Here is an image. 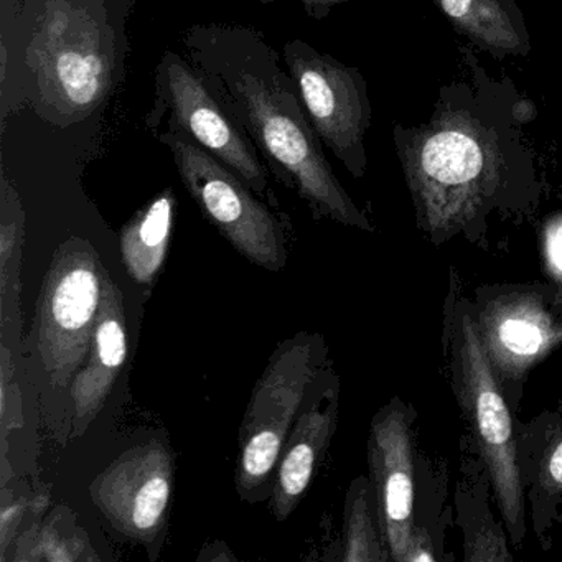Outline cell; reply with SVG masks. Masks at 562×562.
Masks as SVG:
<instances>
[{
	"mask_svg": "<svg viewBox=\"0 0 562 562\" xmlns=\"http://www.w3.org/2000/svg\"><path fill=\"white\" fill-rule=\"evenodd\" d=\"M187 60L205 78L276 179L294 189L315 216L374 232L345 192L324 154L291 74L265 35L243 25L199 24L183 34Z\"/></svg>",
	"mask_w": 562,
	"mask_h": 562,
	"instance_id": "obj_1",
	"label": "cell"
},
{
	"mask_svg": "<svg viewBox=\"0 0 562 562\" xmlns=\"http://www.w3.org/2000/svg\"><path fill=\"white\" fill-rule=\"evenodd\" d=\"M442 94V93H440ZM462 87L440 97L429 123L394 127L417 223L434 243L469 228L508 173V126Z\"/></svg>",
	"mask_w": 562,
	"mask_h": 562,
	"instance_id": "obj_2",
	"label": "cell"
},
{
	"mask_svg": "<svg viewBox=\"0 0 562 562\" xmlns=\"http://www.w3.org/2000/svg\"><path fill=\"white\" fill-rule=\"evenodd\" d=\"M450 368L460 409L488 472L513 542L525 536V492L512 414L486 357L473 312L459 308L449 327Z\"/></svg>",
	"mask_w": 562,
	"mask_h": 562,
	"instance_id": "obj_3",
	"label": "cell"
},
{
	"mask_svg": "<svg viewBox=\"0 0 562 562\" xmlns=\"http://www.w3.org/2000/svg\"><path fill=\"white\" fill-rule=\"evenodd\" d=\"M45 103L71 120L88 116L110 93L114 42L87 2L48 0L29 50Z\"/></svg>",
	"mask_w": 562,
	"mask_h": 562,
	"instance_id": "obj_4",
	"label": "cell"
},
{
	"mask_svg": "<svg viewBox=\"0 0 562 562\" xmlns=\"http://www.w3.org/2000/svg\"><path fill=\"white\" fill-rule=\"evenodd\" d=\"M146 126L154 137L162 133L187 137L233 170L259 199L269 196V170L261 154L205 78L176 52H166L157 65Z\"/></svg>",
	"mask_w": 562,
	"mask_h": 562,
	"instance_id": "obj_5",
	"label": "cell"
},
{
	"mask_svg": "<svg viewBox=\"0 0 562 562\" xmlns=\"http://www.w3.org/2000/svg\"><path fill=\"white\" fill-rule=\"evenodd\" d=\"M106 271L87 239H68L52 258L38 297L37 348L55 386L70 384L90 357Z\"/></svg>",
	"mask_w": 562,
	"mask_h": 562,
	"instance_id": "obj_6",
	"label": "cell"
},
{
	"mask_svg": "<svg viewBox=\"0 0 562 562\" xmlns=\"http://www.w3.org/2000/svg\"><path fill=\"white\" fill-rule=\"evenodd\" d=\"M156 139L169 147L183 187L220 235L252 265L282 271L288 262L284 228L268 203L187 137L162 133Z\"/></svg>",
	"mask_w": 562,
	"mask_h": 562,
	"instance_id": "obj_7",
	"label": "cell"
},
{
	"mask_svg": "<svg viewBox=\"0 0 562 562\" xmlns=\"http://www.w3.org/2000/svg\"><path fill=\"white\" fill-rule=\"evenodd\" d=\"M317 338L308 334L284 341L256 384L239 434L236 488L255 499L281 459L299 409L317 374Z\"/></svg>",
	"mask_w": 562,
	"mask_h": 562,
	"instance_id": "obj_8",
	"label": "cell"
},
{
	"mask_svg": "<svg viewBox=\"0 0 562 562\" xmlns=\"http://www.w3.org/2000/svg\"><path fill=\"white\" fill-rule=\"evenodd\" d=\"M282 58L322 144L360 179L367 173L364 136L371 124L363 75L299 38L284 45Z\"/></svg>",
	"mask_w": 562,
	"mask_h": 562,
	"instance_id": "obj_9",
	"label": "cell"
},
{
	"mask_svg": "<svg viewBox=\"0 0 562 562\" xmlns=\"http://www.w3.org/2000/svg\"><path fill=\"white\" fill-rule=\"evenodd\" d=\"M473 317L499 383L521 381L562 345V301L542 285L496 289Z\"/></svg>",
	"mask_w": 562,
	"mask_h": 562,
	"instance_id": "obj_10",
	"label": "cell"
},
{
	"mask_svg": "<svg viewBox=\"0 0 562 562\" xmlns=\"http://www.w3.org/2000/svg\"><path fill=\"white\" fill-rule=\"evenodd\" d=\"M173 475L176 459L167 443H140L121 453L91 482V499L116 531L149 544L166 526Z\"/></svg>",
	"mask_w": 562,
	"mask_h": 562,
	"instance_id": "obj_11",
	"label": "cell"
},
{
	"mask_svg": "<svg viewBox=\"0 0 562 562\" xmlns=\"http://www.w3.org/2000/svg\"><path fill=\"white\" fill-rule=\"evenodd\" d=\"M409 413L400 401L371 423L368 463L376 499L378 526L391 561L403 562L414 529V452Z\"/></svg>",
	"mask_w": 562,
	"mask_h": 562,
	"instance_id": "obj_12",
	"label": "cell"
},
{
	"mask_svg": "<svg viewBox=\"0 0 562 562\" xmlns=\"http://www.w3.org/2000/svg\"><path fill=\"white\" fill-rule=\"evenodd\" d=\"M126 357V308L123 292L106 271L90 360L77 373L70 386L75 406V436H81L103 409L123 371Z\"/></svg>",
	"mask_w": 562,
	"mask_h": 562,
	"instance_id": "obj_13",
	"label": "cell"
},
{
	"mask_svg": "<svg viewBox=\"0 0 562 562\" xmlns=\"http://www.w3.org/2000/svg\"><path fill=\"white\" fill-rule=\"evenodd\" d=\"M338 383L314 397L299 414L278 463L271 509L278 521H285L304 498L337 426Z\"/></svg>",
	"mask_w": 562,
	"mask_h": 562,
	"instance_id": "obj_14",
	"label": "cell"
},
{
	"mask_svg": "<svg viewBox=\"0 0 562 562\" xmlns=\"http://www.w3.org/2000/svg\"><path fill=\"white\" fill-rule=\"evenodd\" d=\"M457 32L495 57L526 55L528 35L509 0H432Z\"/></svg>",
	"mask_w": 562,
	"mask_h": 562,
	"instance_id": "obj_15",
	"label": "cell"
},
{
	"mask_svg": "<svg viewBox=\"0 0 562 562\" xmlns=\"http://www.w3.org/2000/svg\"><path fill=\"white\" fill-rule=\"evenodd\" d=\"M173 213L176 193L172 189H166L121 232V256L127 274L137 284H153L162 269L172 238Z\"/></svg>",
	"mask_w": 562,
	"mask_h": 562,
	"instance_id": "obj_16",
	"label": "cell"
},
{
	"mask_svg": "<svg viewBox=\"0 0 562 562\" xmlns=\"http://www.w3.org/2000/svg\"><path fill=\"white\" fill-rule=\"evenodd\" d=\"M380 526H374L370 509V488L364 479L357 480L348 493L345 516L344 561L380 562L390 559Z\"/></svg>",
	"mask_w": 562,
	"mask_h": 562,
	"instance_id": "obj_17",
	"label": "cell"
},
{
	"mask_svg": "<svg viewBox=\"0 0 562 562\" xmlns=\"http://www.w3.org/2000/svg\"><path fill=\"white\" fill-rule=\"evenodd\" d=\"M536 488L542 498L562 495V430L542 450L536 469Z\"/></svg>",
	"mask_w": 562,
	"mask_h": 562,
	"instance_id": "obj_18",
	"label": "cell"
},
{
	"mask_svg": "<svg viewBox=\"0 0 562 562\" xmlns=\"http://www.w3.org/2000/svg\"><path fill=\"white\" fill-rule=\"evenodd\" d=\"M512 554L498 526H483L467 536L465 561H509Z\"/></svg>",
	"mask_w": 562,
	"mask_h": 562,
	"instance_id": "obj_19",
	"label": "cell"
},
{
	"mask_svg": "<svg viewBox=\"0 0 562 562\" xmlns=\"http://www.w3.org/2000/svg\"><path fill=\"white\" fill-rule=\"evenodd\" d=\"M542 251H544L548 271L562 281V215L552 216L546 222L542 232Z\"/></svg>",
	"mask_w": 562,
	"mask_h": 562,
	"instance_id": "obj_20",
	"label": "cell"
},
{
	"mask_svg": "<svg viewBox=\"0 0 562 562\" xmlns=\"http://www.w3.org/2000/svg\"><path fill=\"white\" fill-rule=\"evenodd\" d=\"M436 559L432 539H430L429 532L424 528H416V526H414L409 541H407L403 562H434Z\"/></svg>",
	"mask_w": 562,
	"mask_h": 562,
	"instance_id": "obj_21",
	"label": "cell"
},
{
	"mask_svg": "<svg viewBox=\"0 0 562 562\" xmlns=\"http://www.w3.org/2000/svg\"><path fill=\"white\" fill-rule=\"evenodd\" d=\"M252 2H259V4L268 5L274 4V2H281V0H252ZM299 2L304 5L308 18L324 19L330 14V11L335 5L345 4V2H350V0H299Z\"/></svg>",
	"mask_w": 562,
	"mask_h": 562,
	"instance_id": "obj_22",
	"label": "cell"
},
{
	"mask_svg": "<svg viewBox=\"0 0 562 562\" xmlns=\"http://www.w3.org/2000/svg\"><path fill=\"white\" fill-rule=\"evenodd\" d=\"M509 113H512L513 121H516V123H531L536 116V108L535 104L529 103V101H516L512 110H509Z\"/></svg>",
	"mask_w": 562,
	"mask_h": 562,
	"instance_id": "obj_23",
	"label": "cell"
}]
</instances>
